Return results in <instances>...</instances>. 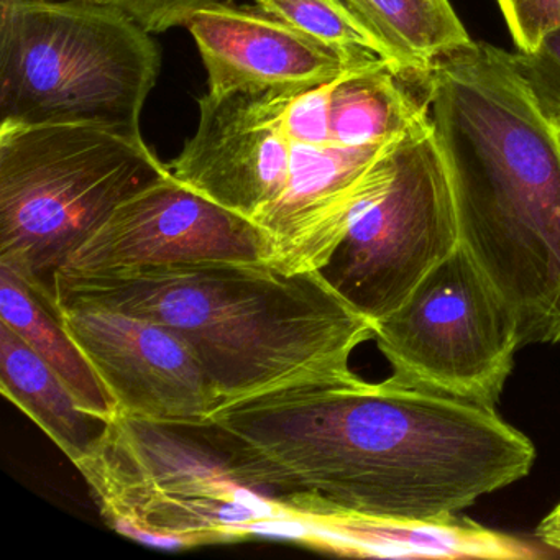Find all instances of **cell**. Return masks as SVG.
<instances>
[{"mask_svg":"<svg viewBox=\"0 0 560 560\" xmlns=\"http://www.w3.org/2000/svg\"><path fill=\"white\" fill-rule=\"evenodd\" d=\"M202 434L304 523L439 520L529 474L536 448L491 406L393 382L313 380L215 406Z\"/></svg>","mask_w":560,"mask_h":560,"instance_id":"cell-1","label":"cell"},{"mask_svg":"<svg viewBox=\"0 0 560 560\" xmlns=\"http://www.w3.org/2000/svg\"><path fill=\"white\" fill-rule=\"evenodd\" d=\"M460 244L516 313L521 347L560 342V129L511 54L471 42L422 73Z\"/></svg>","mask_w":560,"mask_h":560,"instance_id":"cell-2","label":"cell"},{"mask_svg":"<svg viewBox=\"0 0 560 560\" xmlns=\"http://www.w3.org/2000/svg\"><path fill=\"white\" fill-rule=\"evenodd\" d=\"M57 307L120 311L168 327L195 353L215 406L271 389L350 380V357L375 327L320 271L267 261L60 270ZM212 408V409H214Z\"/></svg>","mask_w":560,"mask_h":560,"instance_id":"cell-3","label":"cell"},{"mask_svg":"<svg viewBox=\"0 0 560 560\" xmlns=\"http://www.w3.org/2000/svg\"><path fill=\"white\" fill-rule=\"evenodd\" d=\"M332 81L300 91L206 93L195 136L168 165L179 182L250 221L264 235L267 264L291 273L329 264L350 212L399 140L343 142L330 113Z\"/></svg>","mask_w":560,"mask_h":560,"instance_id":"cell-4","label":"cell"},{"mask_svg":"<svg viewBox=\"0 0 560 560\" xmlns=\"http://www.w3.org/2000/svg\"><path fill=\"white\" fill-rule=\"evenodd\" d=\"M74 465L106 523L147 546L310 537L311 524L250 487L198 425L117 412Z\"/></svg>","mask_w":560,"mask_h":560,"instance_id":"cell-5","label":"cell"},{"mask_svg":"<svg viewBox=\"0 0 560 560\" xmlns=\"http://www.w3.org/2000/svg\"><path fill=\"white\" fill-rule=\"evenodd\" d=\"M150 35L113 5L0 0V126L140 132L162 67Z\"/></svg>","mask_w":560,"mask_h":560,"instance_id":"cell-6","label":"cell"},{"mask_svg":"<svg viewBox=\"0 0 560 560\" xmlns=\"http://www.w3.org/2000/svg\"><path fill=\"white\" fill-rule=\"evenodd\" d=\"M142 132L0 126V265L54 298L57 271L130 196L170 175Z\"/></svg>","mask_w":560,"mask_h":560,"instance_id":"cell-7","label":"cell"},{"mask_svg":"<svg viewBox=\"0 0 560 560\" xmlns=\"http://www.w3.org/2000/svg\"><path fill=\"white\" fill-rule=\"evenodd\" d=\"M458 244L454 192L425 113L383 160L320 273L375 327Z\"/></svg>","mask_w":560,"mask_h":560,"instance_id":"cell-8","label":"cell"},{"mask_svg":"<svg viewBox=\"0 0 560 560\" xmlns=\"http://www.w3.org/2000/svg\"><path fill=\"white\" fill-rule=\"evenodd\" d=\"M373 339L393 382L491 408L521 347L516 313L462 244L375 324Z\"/></svg>","mask_w":560,"mask_h":560,"instance_id":"cell-9","label":"cell"},{"mask_svg":"<svg viewBox=\"0 0 560 560\" xmlns=\"http://www.w3.org/2000/svg\"><path fill=\"white\" fill-rule=\"evenodd\" d=\"M202 261H267V244L250 221L170 173L126 199L61 270Z\"/></svg>","mask_w":560,"mask_h":560,"instance_id":"cell-10","label":"cell"},{"mask_svg":"<svg viewBox=\"0 0 560 560\" xmlns=\"http://www.w3.org/2000/svg\"><path fill=\"white\" fill-rule=\"evenodd\" d=\"M119 412L165 424H205L214 396L185 340L120 311L57 307Z\"/></svg>","mask_w":560,"mask_h":560,"instance_id":"cell-11","label":"cell"},{"mask_svg":"<svg viewBox=\"0 0 560 560\" xmlns=\"http://www.w3.org/2000/svg\"><path fill=\"white\" fill-rule=\"evenodd\" d=\"M186 28L205 63L208 93L215 96L310 90L350 68L375 63L320 44L260 5H214L198 12Z\"/></svg>","mask_w":560,"mask_h":560,"instance_id":"cell-12","label":"cell"},{"mask_svg":"<svg viewBox=\"0 0 560 560\" xmlns=\"http://www.w3.org/2000/svg\"><path fill=\"white\" fill-rule=\"evenodd\" d=\"M0 323L8 324L55 370L91 418L107 422L119 412L96 370L68 332L54 298L0 265Z\"/></svg>","mask_w":560,"mask_h":560,"instance_id":"cell-13","label":"cell"},{"mask_svg":"<svg viewBox=\"0 0 560 560\" xmlns=\"http://www.w3.org/2000/svg\"><path fill=\"white\" fill-rule=\"evenodd\" d=\"M0 389L73 464L100 432L93 431L97 419L80 408L63 380L4 323H0Z\"/></svg>","mask_w":560,"mask_h":560,"instance_id":"cell-14","label":"cell"},{"mask_svg":"<svg viewBox=\"0 0 560 560\" xmlns=\"http://www.w3.org/2000/svg\"><path fill=\"white\" fill-rule=\"evenodd\" d=\"M347 2L370 22L411 73H422L435 61L471 44L448 0Z\"/></svg>","mask_w":560,"mask_h":560,"instance_id":"cell-15","label":"cell"},{"mask_svg":"<svg viewBox=\"0 0 560 560\" xmlns=\"http://www.w3.org/2000/svg\"><path fill=\"white\" fill-rule=\"evenodd\" d=\"M265 11L283 19L320 44L360 61H389L399 70L395 51L347 0H255Z\"/></svg>","mask_w":560,"mask_h":560,"instance_id":"cell-16","label":"cell"},{"mask_svg":"<svg viewBox=\"0 0 560 560\" xmlns=\"http://www.w3.org/2000/svg\"><path fill=\"white\" fill-rule=\"evenodd\" d=\"M511 60L540 109L560 127V31L547 35L529 54H511Z\"/></svg>","mask_w":560,"mask_h":560,"instance_id":"cell-17","label":"cell"},{"mask_svg":"<svg viewBox=\"0 0 560 560\" xmlns=\"http://www.w3.org/2000/svg\"><path fill=\"white\" fill-rule=\"evenodd\" d=\"M517 51L536 50L544 38L560 31V0H497Z\"/></svg>","mask_w":560,"mask_h":560,"instance_id":"cell-18","label":"cell"},{"mask_svg":"<svg viewBox=\"0 0 560 560\" xmlns=\"http://www.w3.org/2000/svg\"><path fill=\"white\" fill-rule=\"evenodd\" d=\"M232 0H107L149 34H163L170 28L188 24L198 12L214 5L231 4Z\"/></svg>","mask_w":560,"mask_h":560,"instance_id":"cell-19","label":"cell"},{"mask_svg":"<svg viewBox=\"0 0 560 560\" xmlns=\"http://www.w3.org/2000/svg\"><path fill=\"white\" fill-rule=\"evenodd\" d=\"M537 537L542 540L546 546L560 550V501L552 511L540 521L537 526Z\"/></svg>","mask_w":560,"mask_h":560,"instance_id":"cell-20","label":"cell"},{"mask_svg":"<svg viewBox=\"0 0 560 560\" xmlns=\"http://www.w3.org/2000/svg\"><path fill=\"white\" fill-rule=\"evenodd\" d=\"M84 2H93V4H106L107 0H84Z\"/></svg>","mask_w":560,"mask_h":560,"instance_id":"cell-21","label":"cell"},{"mask_svg":"<svg viewBox=\"0 0 560 560\" xmlns=\"http://www.w3.org/2000/svg\"><path fill=\"white\" fill-rule=\"evenodd\" d=\"M559 129H560V127H559Z\"/></svg>","mask_w":560,"mask_h":560,"instance_id":"cell-22","label":"cell"}]
</instances>
